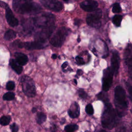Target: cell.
Wrapping results in <instances>:
<instances>
[{"mask_svg": "<svg viewBox=\"0 0 132 132\" xmlns=\"http://www.w3.org/2000/svg\"><path fill=\"white\" fill-rule=\"evenodd\" d=\"M55 15L50 13H44L39 16L25 21L23 24L24 30L27 32H31L34 27L43 28L54 25Z\"/></svg>", "mask_w": 132, "mask_h": 132, "instance_id": "6da1fadb", "label": "cell"}, {"mask_svg": "<svg viewBox=\"0 0 132 132\" xmlns=\"http://www.w3.org/2000/svg\"><path fill=\"white\" fill-rule=\"evenodd\" d=\"M12 7L15 12L23 14H36L42 10L40 5L31 1L14 0Z\"/></svg>", "mask_w": 132, "mask_h": 132, "instance_id": "7a4b0ae2", "label": "cell"}, {"mask_svg": "<svg viewBox=\"0 0 132 132\" xmlns=\"http://www.w3.org/2000/svg\"><path fill=\"white\" fill-rule=\"evenodd\" d=\"M114 105L118 116H125L127 109L126 94L123 88L120 86H117L114 89Z\"/></svg>", "mask_w": 132, "mask_h": 132, "instance_id": "3957f363", "label": "cell"}, {"mask_svg": "<svg viewBox=\"0 0 132 132\" xmlns=\"http://www.w3.org/2000/svg\"><path fill=\"white\" fill-rule=\"evenodd\" d=\"M105 105L106 107L101 119L102 125L105 128L112 129L118 123V115L110 103Z\"/></svg>", "mask_w": 132, "mask_h": 132, "instance_id": "277c9868", "label": "cell"}, {"mask_svg": "<svg viewBox=\"0 0 132 132\" xmlns=\"http://www.w3.org/2000/svg\"><path fill=\"white\" fill-rule=\"evenodd\" d=\"M20 80L24 93L29 97H34L36 94V89L34 80L27 76H23Z\"/></svg>", "mask_w": 132, "mask_h": 132, "instance_id": "5b68a950", "label": "cell"}, {"mask_svg": "<svg viewBox=\"0 0 132 132\" xmlns=\"http://www.w3.org/2000/svg\"><path fill=\"white\" fill-rule=\"evenodd\" d=\"M69 29L62 27L59 28L50 40V43L55 47H60L63 44L68 35Z\"/></svg>", "mask_w": 132, "mask_h": 132, "instance_id": "8992f818", "label": "cell"}, {"mask_svg": "<svg viewBox=\"0 0 132 132\" xmlns=\"http://www.w3.org/2000/svg\"><path fill=\"white\" fill-rule=\"evenodd\" d=\"M55 29V26L54 25L42 28L40 31L35 34V41L44 44L51 37Z\"/></svg>", "mask_w": 132, "mask_h": 132, "instance_id": "52a82bcc", "label": "cell"}, {"mask_svg": "<svg viewBox=\"0 0 132 132\" xmlns=\"http://www.w3.org/2000/svg\"><path fill=\"white\" fill-rule=\"evenodd\" d=\"M101 18L102 10L100 9H97L88 15L86 21L89 26L98 28L101 25Z\"/></svg>", "mask_w": 132, "mask_h": 132, "instance_id": "ba28073f", "label": "cell"}, {"mask_svg": "<svg viewBox=\"0 0 132 132\" xmlns=\"http://www.w3.org/2000/svg\"><path fill=\"white\" fill-rule=\"evenodd\" d=\"M0 6L5 9L6 18L9 25L12 27L17 26L19 24V21L18 19L14 16L9 6L6 3L1 1H0Z\"/></svg>", "mask_w": 132, "mask_h": 132, "instance_id": "9c48e42d", "label": "cell"}, {"mask_svg": "<svg viewBox=\"0 0 132 132\" xmlns=\"http://www.w3.org/2000/svg\"><path fill=\"white\" fill-rule=\"evenodd\" d=\"M113 74L110 67L104 71V75L102 79V88L104 91H107L110 88L113 79Z\"/></svg>", "mask_w": 132, "mask_h": 132, "instance_id": "30bf717a", "label": "cell"}, {"mask_svg": "<svg viewBox=\"0 0 132 132\" xmlns=\"http://www.w3.org/2000/svg\"><path fill=\"white\" fill-rule=\"evenodd\" d=\"M42 5L48 9L55 12L61 11L63 7L62 4L58 1L55 0H42L40 1Z\"/></svg>", "mask_w": 132, "mask_h": 132, "instance_id": "8fae6325", "label": "cell"}, {"mask_svg": "<svg viewBox=\"0 0 132 132\" xmlns=\"http://www.w3.org/2000/svg\"><path fill=\"white\" fill-rule=\"evenodd\" d=\"M111 69L113 74L117 75L118 73L119 66H120V56L117 51L112 52L111 58Z\"/></svg>", "mask_w": 132, "mask_h": 132, "instance_id": "7c38bea8", "label": "cell"}, {"mask_svg": "<svg viewBox=\"0 0 132 132\" xmlns=\"http://www.w3.org/2000/svg\"><path fill=\"white\" fill-rule=\"evenodd\" d=\"M80 6L86 11L93 12L96 9L98 3L95 1H85L80 4Z\"/></svg>", "mask_w": 132, "mask_h": 132, "instance_id": "4fadbf2b", "label": "cell"}, {"mask_svg": "<svg viewBox=\"0 0 132 132\" xmlns=\"http://www.w3.org/2000/svg\"><path fill=\"white\" fill-rule=\"evenodd\" d=\"M68 112L69 116L72 118H76L78 117L80 114V108L78 103L74 102L72 104Z\"/></svg>", "mask_w": 132, "mask_h": 132, "instance_id": "5bb4252c", "label": "cell"}, {"mask_svg": "<svg viewBox=\"0 0 132 132\" xmlns=\"http://www.w3.org/2000/svg\"><path fill=\"white\" fill-rule=\"evenodd\" d=\"M44 47V44L36 42L35 41L34 42H23V48H25L27 50H39Z\"/></svg>", "mask_w": 132, "mask_h": 132, "instance_id": "9a60e30c", "label": "cell"}, {"mask_svg": "<svg viewBox=\"0 0 132 132\" xmlns=\"http://www.w3.org/2000/svg\"><path fill=\"white\" fill-rule=\"evenodd\" d=\"M14 56L15 58V60L21 66L25 65L28 61L27 56L22 53H15Z\"/></svg>", "mask_w": 132, "mask_h": 132, "instance_id": "2e32d148", "label": "cell"}, {"mask_svg": "<svg viewBox=\"0 0 132 132\" xmlns=\"http://www.w3.org/2000/svg\"><path fill=\"white\" fill-rule=\"evenodd\" d=\"M9 64L11 68L18 74H20L23 71V68L14 59H11L9 61Z\"/></svg>", "mask_w": 132, "mask_h": 132, "instance_id": "e0dca14e", "label": "cell"}, {"mask_svg": "<svg viewBox=\"0 0 132 132\" xmlns=\"http://www.w3.org/2000/svg\"><path fill=\"white\" fill-rule=\"evenodd\" d=\"M15 37L16 32L12 29H9L5 33L4 38L6 40H10L14 39Z\"/></svg>", "mask_w": 132, "mask_h": 132, "instance_id": "ac0fdd59", "label": "cell"}, {"mask_svg": "<svg viewBox=\"0 0 132 132\" xmlns=\"http://www.w3.org/2000/svg\"><path fill=\"white\" fill-rule=\"evenodd\" d=\"M37 122L39 124L44 123L46 120V116L43 112H39L37 115Z\"/></svg>", "mask_w": 132, "mask_h": 132, "instance_id": "d6986e66", "label": "cell"}, {"mask_svg": "<svg viewBox=\"0 0 132 132\" xmlns=\"http://www.w3.org/2000/svg\"><path fill=\"white\" fill-rule=\"evenodd\" d=\"M11 117L9 116H4L0 118V124L3 126L8 125L10 122Z\"/></svg>", "mask_w": 132, "mask_h": 132, "instance_id": "ffe728a7", "label": "cell"}, {"mask_svg": "<svg viewBox=\"0 0 132 132\" xmlns=\"http://www.w3.org/2000/svg\"><path fill=\"white\" fill-rule=\"evenodd\" d=\"M126 64L127 65L128 72L130 78L132 79V56L129 58H127Z\"/></svg>", "mask_w": 132, "mask_h": 132, "instance_id": "44dd1931", "label": "cell"}, {"mask_svg": "<svg viewBox=\"0 0 132 132\" xmlns=\"http://www.w3.org/2000/svg\"><path fill=\"white\" fill-rule=\"evenodd\" d=\"M122 16L120 15H116L112 19V23L116 26H120L121 25V21L122 20Z\"/></svg>", "mask_w": 132, "mask_h": 132, "instance_id": "7402d4cb", "label": "cell"}, {"mask_svg": "<svg viewBox=\"0 0 132 132\" xmlns=\"http://www.w3.org/2000/svg\"><path fill=\"white\" fill-rule=\"evenodd\" d=\"M78 126L76 124H69L65 126L64 130L66 132H74L77 130Z\"/></svg>", "mask_w": 132, "mask_h": 132, "instance_id": "603a6c76", "label": "cell"}, {"mask_svg": "<svg viewBox=\"0 0 132 132\" xmlns=\"http://www.w3.org/2000/svg\"><path fill=\"white\" fill-rule=\"evenodd\" d=\"M14 93L12 92H8L4 94L3 98L5 101H11L14 98Z\"/></svg>", "mask_w": 132, "mask_h": 132, "instance_id": "cb8c5ba5", "label": "cell"}, {"mask_svg": "<svg viewBox=\"0 0 132 132\" xmlns=\"http://www.w3.org/2000/svg\"><path fill=\"white\" fill-rule=\"evenodd\" d=\"M97 97L102 100L103 102H104L105 103V104H108L109 103V100H108V98L107 97V94H105L103 92H100L99 94H97Z\"/></svg>", "mask_w": 132, "mask_h": 132, "instance_id": "d4e9b609", "label": "cell"}, {"mask_svg": "<svg viewBox=\"0 0 132 132\" xmlns=\"http://www.w3.org/2000/svg\"><path fill=\"white\" fill-rule=\"evenodd\" d=\"M11 45L12 47H15L18 48H23V42H22L19 40H15L13 42H12Z\"/></svg>", "mask_w": 132, "mask_h": 132, "instance_id": "484cf974", "label": "cell"}, {"mask_svg": "<svg viewBox=\"0 0 132 132\" xmlns=\"http://www.w3.org/2000/svg\"><path fill=\"white\" fill-rule=\"evenodd\" d=\"M112 11L113 13H119L121 11L120 5L119 3H116L113 5Z\"/></svg>", "mask_w": 132, "mask_h": 132, "instance_id": "4316f807", "label": "cell"}, {"mask_svg": "<svg viewBox=\"0 0 132 132\" xmlns=\"http://www.w3.org/2000/svg\"><path fill=\"white\" fill-rule=\"evenodd\" d=\"M85 110H86V112H87V113L89 115H92L94 113V109H93V106L90 104H88L86 106Z\"/></svg>", "mask_w": 132, "mask_h": 132, "instance_id": "83f0119b", "label": "cell"}, {"mask_svg": "<svg viewBox=\"0 0 132 132\" xmlns=\"http://www.w3.org/2000/svg\"><path fill=\"white\" fill-rule=\"evenodd\" d=\"M15 87V84L13 81H9L6 84V89L8 90H12Z\"/></svg>", "mask_w": 132, "mask_h": 132, "instance_id": "f1b7e54d", "label": "cell"}, {"mask_svg": "<svg viewBox=\"0 0 132 132\" xmlns=\"http://www.w3.org/2000/svg\"><path fill=\"white\" fill-rule=\"evenodd\" d=\"M78 93L79 94V96L84 99H85L87 97V94L86 93V92L82 89H80L78 91Z\"/></svg>", "mask_w": 132, "mask_h": 132, "instance_id": "f546056e", "label": "cell"}, {"mask_svg": "<svg viewBox=\"0 0 132 132\" xmlns=\"http://www.w3.org/2000/svg\"><path fill=\"white\" fill-rule=\"evenodd\" d=\"M10 128L12 132H17L19 130V126L15 123L11 124L10 126Z\"/></svg>", "mask_w": 132, "mask_h": 132, "instance_id": "4dcf8cb0", "label": "cell"}, {"mask_svg": "<svg viewBox=\"0 0 132 132\" xmlns=\"http://www.w3.org/2000/svg\"><path fill=\"white\" fill-rule=\"evenodd\" d=\"M76 62L78 65H82L85 64V61L82 58L79 57V56H76L75 58Z\"/></svg>", "mask_w": 132, "mask_h": 132, "instance_id": "1f68e13d", "label": "cell"}, {"mask_svg": "<svg viewBox=\"0 0 132 132\" xmlns=\"http://www.w3.org/2000/svg\"><path fill=\"white\" fill-rule=\"evenodd\" d=\"M128 93L129 94V98L130 100L132 101V86L128 88Z\"/></svg>", "mask_w": 132, "mask_h": 132, "instance_id": "d6a6232c", "label": "cell"}, {"mask_svg": "<svg viewBox=\"0 0 132 132\" xmlns=\"http://www.w3.org/2000/svg\"><path fill=\"white\" fill-rule=\"evenodd\" d=\"M80 22H81V20H79V19H75V20H74V24H75V25L79 26V25L80 24Z\"/></svg>", "mask_w": 132, "mask_h": 132, "instance_id": "836d02e7", "label": "cell"}, {"mask_svg": "<svg viewBox=\"0 0 132 132\" xmlns=\"http://www.w3.org/2000/svg\"><path fill=\"white\" fill-rule=\"evenodd\" d=\"M82 74H83V71H82L81 70L78 69V70L77 71V75L80 76V75H81Z\"/></svg>", "mask_w": 132, "mask_h": 132, "instance_id": "e575fe53", "label": "cell"}, {"mask_svg": "<svg viewBox=\"0 0 132 132\" xmlns=\"http://www.w3.org/2000/svg\"><path fill=\"white\" fill-rule=\"evenodd\" d=\"M68 62H64L62 64V65H61V67H62V68L63 69H64V68H65L67 67V65H68Z\"/></svg>", "mask_w": 132, "mask_h": 132, "instance_id": "d590c367", "label": "cell"}, {"mask_svg": "<svg viewBox=\"0 0 132 132\" xmlns=\"http://www.w3.org/2000/svg\"><path fill=\"white\" fill-rule=\"evenodd\" d=\"M52 58L53 59H56L57 58V56L56 54H53V55H52Z\"/></svg>", "mask_w": 132, "mask_h": 132, "instance_id": "8d00e7d4", "label": "cell"}, {"mask_svg": "<svg viewBox=\"0 0 132 132\" xmlns=\"http://www.w3.org/2000/svg\"><path fill=\"white\" fill-rule=\"evenodd\" d=\"M36 111H37V109H36V108H35V107L32 108V112L33 113H35V112H36Z\"/></svg>", "mask_w": 132, "mask_h": 132, "instance_id": "74e56055", "label": "cell"}, {"mask_svg": "<svg viewBox=\"0 0 132 132\" xmlns=\"http://www.w3.org/2000/svg\"><path fill=\"white\" fill-rule=\"evenodd\" d=\"M77 42L79 43V42H80V38H79V37L78 36V37L77 38Z\"/></svg>", "mask_w": 132, "mask_h": 132, "instance_id": "f35d334b", "label": "cell"}, {"mask_svg": "<svg viewBox=\"0 0 132 132\" xmlns=\"http://www.w3.org/2000/svg\"><path fill=\"white\" fill-rule=\"evenodd\" d=\"M98 132H107V131H106L105 130H101L99 131Z\"/></svg>", "mask_w": 132, "mask_h": 132, "instance_id": "ab89813d", "label": "cell"}, {"mask_svg": "<svg viewBox=\"0 0 132 132\" xmlns=\"http://www.w3.org/2000/svg\"><path fill=\"white\" fill-rule=\"evenodd\" d=\"M93 52L94 53H95V52H96V50H95V48H93Z\"/></svg>", "mask_w": 132, "mask_h": 132, "instance_id": "60d3db41", "label": "cell"}, {"mask_svg": "<svg viewBox=\"0 0 132 132\" xmlns=\"http://www.w3.org/2000/svg\"><path fill=\"white\" fill-rule=\"evenodd\" d=\"M74 82H75V83L76 84H77V80L75 79H74Z\"/></svg>", "mask_w": 132, "mask_h": 132, "instance_id": "b9f144b4", "label": "cell"}, {"mask_svg": "<svg viewBox=\"0 0 132 132\" xmlns=\"http://www.w3.org/2000/svg\"><path fill=\"white\" fill-rule=\"evenodd\" d=\"M51 132H56V131H51Z\"/></svg>", "mask_w": 132, "mask_h": 132, "instance_id": "7bdbcfd3", "label": "cell"}]
</instances>
